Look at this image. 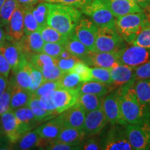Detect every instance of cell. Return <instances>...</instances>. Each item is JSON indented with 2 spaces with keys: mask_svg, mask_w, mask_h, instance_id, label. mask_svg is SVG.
<instances>
[{
  "mask_svg": "<svg viewBox=\"0 0 150 150\" xmlns=\"http://www.w3.org/2000/svg\"><path fill=\"white\" fill-rule=\"evenodd\" d=\"M120 104L124 120L129 125H141L150 122V108L140 102L133 85L117 88Z\"/></svg>",
  "mask_w": 150,
  "mask_h": 150,
  "instance_id": "cell-1",
  "label": "cell"
},
{
  "mask_svg": "<svg viewBox=\"0 0 150 150\" xmlns=\"http://www.w3.org/2000/svg\"><path fill=\"white\" fill-rule=\"evenodd\" d=\"M8 83V78H6L4 76L0 75V95L3 93V92L6 88Z\"/></svg>",
  "mask_w": 150,
  "mask_h": 150,
  "instance_id": "cell-55",
  "label": "cell"
},
{
  "mask_svg": "<svg viewBox=\"0 0 150 150\" xmlns=\"http://www.w3.org/2000/svg\"><path fill=\"white\" fill-rule=\"evenodd\" d=\"M65 50L63 45L55 42H45L42 47V53L57 59Z\"/></svg>",
  "mask_w": 150,
  "mask_h": 150,
  "instance_id": "cell-43",
  "label": "cell"
},
{
  "mask_svg": "<svg viewBox=\"0 0 150 150\" xmlns=\"http://www.w3.org/2000/svg\"><path fill=\"white\" fill-rule=\"evenodd\" d=\"M116 18L133 13L143 12L134 0H102Z\"/></svg>",
  "mask_w": 150,
  "mask_h": 150,
  "instance_id": "cell-18",
  "label": "cell"
},
{
  "mask_svg": "<svg viewBox=\"0 0 150 150\" xmlns=\"http://www.w3.org/2000/svg\"><path fill=\"white\" fill-rule=\"evenodd\" d=\"M87 138L83 129L73 127H63L56 140L59 141L75 145H82L84 140Z\"/></svg>",
  "mask_w": 150,
  "mask_h": 150,
  "instance_id": "cell-24",
  "label": "cell"
},
{
  "mask_svg": "<svg viewBox=\"0 0 150 150\" xmlns=\"http://www.w3.org/2000/svg\"><path fill=\"white\" fill-rule=\"evenodd\" d=\"M45 149L50 150H76L82 149V145H75V144L66 143V142L59 141L58 140H52Z\"/></svg>",
  "mask_w": 150,
  "mask_h": 150,
  "instance_id": "cell-44",
  "label": "cell"
},
{
  "mask_svg": "<svg viewBox=\"0 0 150 150\" xmlns=\"http://www.w3.org/2000/svg\"><path fill=\"white\" fill-rule=\"evenodd\" d=\"M91 74L92 81L112 86V81L110 76V69L98 67H91Z\"/></svg>",
  "mask_w": 150,
  "mask_h": 150,
  "instance_id": "cell-38",
  "label": "cell"
},
{
  "mask_svg": "<svg viewBox=\"0 0 150 150\" xmlns=\"http://www.w3.org/2000/svg\"><path fill=\"white\" fill-rule=\"evenodd\" d=\"M43 76V82L52 81H58L63 76L65 72L62 71L57 65L49 71H41ZM42 82V83H43Z\"/></svg>",
  "mask_w": 150,
  "mask_h": 150,
  "instance_id": "cell-49",
  "label": "cell"
},
{
  "mask_svg": "<svg viewBox=\"0 0 150 150\" xmlns=\"http://www.w3.org/2000/svg\"><path fill=\"white\" fill-rule=\"evenodd\" d=\"M118 60L122 64L133 68L140 66L150 61V49L131 45L116 52Z\"/></svg>",
  "mask_w": 150,
  "mask_h": 150,
  "instance_id": "cell-6",
  "label": "cell"
},
{
  "mask_svg": "<svg viewBox=\"0 0 150 150\" xmlns=\"http://www.w3.org/2000/svg\"><path fill=\"white\" fill-rule=\"evenodd\" d=\"M127 47L116 29L108 27H99L95 52H116Z\"/></svg>",
  "mask_w": 150,
  "mask_h": 150,
  "instance_id": "cell-5",
  "label": "cell"
},
{
  "mask_svg": "<svg viewBox=\"0 0 150 150\" xmlns=\"http://www.w3.org/2000/svg\"><path fill=\"white\" fill-rule=\"evenodd\" d=\"M133 45L150 49V26L142 29L137 36Z\"/></svg>",
  "mask_w": 150,
  "mask_h": 150,
  "instance_id": "cell-47",
  "label": "cell"
},
{
  "mask_svg": "<svg viewBox=\"0 0 150 150\" xmlns=\"http://www.w3.org/2000/svg\"><path fill=\"white\" fill-rule=\"evenodd\" d=\"M102 108L106 115L108 123L110 125H127L122 115L119 94L116 88L115 91H110L104 97Z\"/></svg>",
  "mask_w": 150,
  "mask_h": 150,
  "instance_id": "cell-9",
  "label": "cell"
},
{
  "mask_svg": "<svg viewBox=\"0 0 150 150\" xmlns=\"http://www.w3.org/2000/svg\"><path fill=\"white\" fill-rule=\"evenodd\" d=\"M108 124L107 119L102 107L86 113L83 130L87 137L96 136Z\"/></svg>",
  "mask_w": 150,
  "mask_h": 150,
  "instance_id": "cell-11",
  "label": "cell"
},
{
  "mask_svg": "<svg viewBox=\"0 0 150 150\" xmlns=\"http://www.w3.org/2000/svg\"><path fill=\"white\" fill-rule=\"evenodd\" d=\"M41 1L47 3L61 4L70 6L81 10L86 6L89 4L93 0H41Z\"/></svg>",
  "mask_w": 150,
  "mask_h": 150,
  "instance_id": "cell-45",
  "label": "cell"
},
{
  "mask_svg": "<svg viewBox=\"0 0 150 150\" xmlns=\"http://www.w3.org/2000/svg\"><path fill=\"white\" fill-rule=\"evenodd\" d=\"M1 125L5 136H7L11 143H16L22 137L20 133L18 120L13 110H11L1 115Z\"/></svg>",
  "mask_w": 150,
  "mask_h": 150,
  "instance_id": "cell-19",
  "label": "cell"
},
{
  "mask_svg": "<svg viewBox=\"0 0 150 150\" xmlns=\"http://www.w3.org/2000/svg\"><path fill=\"white\" fill-rule=\"evenodd\" d=\"M134 1L143 10L150 7V0H134Z\"/></svg>",
  "mask_w": 150,
  "mask_h": 150,
  "instance_id": "cell-56",
  "label": "cell"
},
{
  "mask_svg": "<svg viewBox=\"0 0 150 150\" xmlns=\"http://www.w3.org/2000/svg\"><path fill=\"white\" fill-rule=\"evenodd\" d=\"M79 96L78 89L58 88L53 91V99L58 114L61 113L76 103Z\"/></svg>",
  "mask_w": 150,
  "mask_h": 150,
  "instance_id": "cell-13",
  "label": "cell"
},
{
  "mask_svg": "<svg viewBox=\"0 0 150 150\" xmlns=\"http://www.w3.org/2000/svg\"><path fill=\"white\" fill-rule=\"evenodd\" d=\"M18 6L19 4L17 0H6L0 8V22L5 28L8 25L13 13Z\"/></svg>",
  "mask_w": 150,
  "mask_h": 150,
  "instance_id": "cell-34",
  "label": "cell"
},
{
  "mask_svg": "<svg viewBox=\"0 0 150 150\" xmlns=\"http://www.w3.org/2000/svg\"><path fill=\"white\" fill-rule=\"evenodd\" d=\"M81 16V10L74 7L61 4L49 3L47 25L66 36L74 33Z\"/></svg>",
  "mask_w": 150,
  "mask_h": 150,
  "instance_id": "cell-2",
  "label": "cell"
},
{
  "mask_svg": "<svg viewBox=\"0 0 150 150\" xmlns=\"http://www.w3.org/2000/svg\"><path fill=\"white\" fill-rule=\"evenodd\" d=\"M129 143L134 150L150 149V122L126 125Z\"/></svg>",
  "mask_w": 150,
  "mask_h": 150,
  "instance_id": "cell-8",
  "label": "cell"
},
{
  "mask_svg": "<svg viewBox=\"0 0 150 150\" xmlns=\"http://www.w3.org/2000/svg\"><path fill=\"white\" fill-rule=\"evenodd\" d=\"M0 53L2 54L8 61L11 70L13 72L18 69L20 61L24 57L18 42L13 40L7 35L4 42L0 45Z\"/></svg>",
  "mask_w": 150,
  "mask_h": 150,
  "instance_id": "cell-17",
  "label": "cell"
},
{
  "mask_svg": "<svg viewBox=\"0 0 150 150\" xmlns=\"http://www.w3.org/2000/svg\"><path fill=\"white\" fill-rule=\"evenodd\" d=\"M1 135H4V133L2 125H1V115H0V136Z\"/></svg>",
  "mask_w": 150,
  "mask_h": 150,
  "instance_id": "cell-59",
  "label": "cell"
},
{
  "mask_svg": "<svg viewBox=\"0 0 150 150\" xmlns=\"http://www.w3.org/2000/svg\"><path fill=\"white\" fill-rule=\"evenodd\" d=\"M103 98L104 97L99 96L94 94H79L76 104L80 106L87 113L92 110L102 107Z\"/></svg>",
  "mask_w": 150,
  "mask_h": 150,
  "instance_id": "cell-28",
  "label": "cell"
},
{
  "mask_svg": "<svg viewBox=\"0 0 150 150\" xmlns=\"http://www.w3.org/2000/svg\"><path fill=\"white\" fill-rule=\"evenodd\" d=\"M48 12L49 3L45 1L37 4L32 8V13L40 27L47 25Z\"/></svg>",
  "mask_w": 150,
  "mask_h": 150,
  "instance_id": "cell-35",
  "label": "cell"
},
{
  "mask_svg": "<svg viewBox=\"0 0 150 150\" xmlns=\"http://www.w3.org/2000/svg\"><path fill=\"white\" fill-rule=\"evenodd\" d=\"M40 137L35 130L26 133L16 143L12 145V149L27 150L38 147Z\"/></svg>",
  "mask_w": 150,
  "mask_h": 150,
  "instance_id": "cell-32",
  "label": "cell"
},
{
  "mask_svg": "<svg viewBox=\"0 0 150 150\" xmlns=\"http://www.w3.org/2000/svg\"><path fill=\"white\" fill-rule=\"evenodd\" d=\"M63 125L56 116L52 119L46 121L42 125L38 127L35 131L40 138L48 140H53L57 138L58 135L63 129Z\"/></svg>",
  "mask_w": 150,
  "mask_h": 150,
  "instance_id": "cell-22",
  "label": "cell"
},
{
  "mask_svg": "<svg viewBox=\"0 0 150 150\" xmlns=\"http://www.w3.org/2000/svg\"><path fill=\"white\" fill-rule=\"evenodd\" d=\"M20 6L23 8H33L36 5L40 0H17Z\"/></svg>",
  "mask_w": 150,
  "mask_h": 150,
  "instance_id": "cell-54",
  "label": "cell"
},
{
  "mask_svg": "<svg viewBox=\"0 0 150 150\" xmlns=\"http://www.w3.org/2000/svg\"><path fill=\"white\" fill-rule=\"evenodd\" d=\"M134 75L136 81L150 78V61L134 68Z\"/></svg>",
  "mask_w": 150,
  "mask_h": 150,
  "instance_id": "cell-51",
  "label": "cell"
},
{
  "mask_svg": "<svg viewBox=\"0 0 150 150\" xmlns=\"http://www.w3.org/2000/svg\"><path fill=\"white\" fill-rule=\"evenodd\" d=\"M13 110L18 121L20 131L22 136L41 124L37 120L32 110L28 106Z\"/></svg>",
  "mask_w": 150,
  "mask_h": 150,
  "instance_id": "cell-21",
  "label": "cell"
},
{
  "mask_svg": "<svg viewBox=\"0 0 150 150\" xmlns=\"http://www.w3.org/2000/svg\"><path fill=\"white\" fill-rule=\"evenodd\" d=\"M134 90L140 102L150 108V78L136 80Z\"/></svg>",
  "mask_w": 150,
  "mask_h": 150,
  "instance_id": "cell-31",
  "label": "cell"
},
{
  "mask_svg": "<svg viewBox=\"0 0 150 150\" xmlns=\"http://www.w3.org/2000/svg\"><path fill=\"white\" fill-rule=\"evenodd\" d=\"M82 61L88 66L90 65L108 69H111L112 67L120 63L116 52H91L85 59L82 60Z\"/></svg>",
  "mask_w": 150,
  "mask_h": 150,
  "instance_id": "cell-16",
  "label": "cell"
},
{
  "mask_svg": "<svg viewBox=\"0 0 150 150\" xmlns=\"http://www.w3.org/2000/svg\"><path fill=\"white\" fill-rule=\"evenodd\" d=\"M60 88V86L58 81H45L41 84L40 87L34 92L36 96L40 97L41 95H44L49 92L54 91Z\"/></svg>",
  "mask_w": 150,
  "mask_h": 150,
  "instance_id": "cell-48",
  "label": "cell"
},
{
  "mask_svg": "<svg viewBox=\"0 0 150 150\" xmlns=\"http://www.w3.org/2000/svg\"><path fill=\"white\" fill-rule=\"evenodd\" d=\"M30 63L25 57L22 58L18 69L13 72L15 81L22 88L29 90L31 86V74L29 70Z\"/></svg>",
  "mask_w": 150,
  "mask_h": 150,
  "instance_id": "cell-26",
  "label": "cell"
},
{
  "mask_svg": "<svg viewBox=\"0 0 150 150\" xmlns=\"http://www.w3.org/2000/svg\"><path fill=\"white\" fill-rule=\"evenodd\" d=\"M6 0H0V8H1V6H2L3 4L5 2Z\"/></svg>",
  "mask_w": 150,
  "mask_h": 150,
  "instance_id": "cell-60",
  "label": "cell"
},
{
  "mask_svg": "<svg viewBox=\"0 0 150 150\" xmlns=\"http://www.w3.org/2000/svg\"><path fill=\"white\" fill-rule=\"evenodd\" d=\"M13 144L6 136L1 135L0 136V150H6L12 149Z\"/></svg>",
  "mask_w": 150,
  "mask_h": 150,
  "instance_id": "cell-53",
  "label": "cell"
},
{
  "mask_svg": "<svg viewBox=\"0 0 150 150\" xmlns=\"http://www.w3.org/2000/svg\"><path fill=\"white\" fill-rule=\"evenodd\" d=\"M148 26L150 25L144 11L129 13L116 18V30L128 45H133L138 34Z\"/></svg>",
  "mask_w": 150,
  "mask_h": 150,
  "instance_id": "cell-3",
  "label": "cell"
},
{
  "mask_svg": "<svg viewBox=\"0 0 150 150\" xmlns=\"http://www.w3.org/2000/svg\"><path fill=\"white\" fill-rule=\"evenodd\" d=\"M86 116L85 110L78 104H75L72 107L58 115L57 117L63 127L83 129Z\"/></svg>",
  "mask_w": 150,
  "mask_h": 150,
  "instance_id": "cell-14",
  "label": "cell"
},
{
  "mask_svg": "<svg viewBox=\"0 0 150 150\" xmlns=\"http://www.w3.org/2000/svg\"><path fill=\"white\" fill-rule=\"evenodd\" d=\"M82 149L86 150H98L103 149V140L91 136L89 139L83 141L82 143Z\"/></svg>",
  "mask_w": 150,
  "mask_h": 150,
  "instance_id": "cell-50",
  "label": "cell"
},
{
  "mask_svg": "<svg viewBox=\"0 0 150 150\" xmlns=\"http://www.w3.org/2000/svg\"><path fill=\"white\" fill-rule=\"evenodd\" d=\"M112 79V88L115 89L121 86L133 85L136 81L134 68L119 63L110 69Z\"/></svg>",
  "mask_w": 150,
  "mask_h": 150,
  "instance_id": "cell-15",
  "label": "cell"
},
{
  "mask_svg": "<svg viewBox=\"0 0 150 150\" xmlns=\"http://www.w3.org/2000/svg\"><path fill=\"white\" fill-rule=\"evenodd\" d=\"M127 125H111L103 139V149L132 150L126 130Z\"/></svg>",
  "mask_w": 150,
  "mask_h": 150,
  "instance_id": "cell-7",
  "label": "cell"
},
{
  "mask_svg": "<svg viewBox=\"0 0 150 150\" xmlns=\"http://www.w3.org/2000/svg\"><path fill=\"white\" fill-rule=\"evenodd\" d=\"M13 90L12 79L8 81V86L3 93L0 95V115L11 110V95Z\"/></svg>",
  "mask_w": 150,
  "mask_h": 150,
  "instance_id": "cell-40",
  "label": "cell"
},
{
  "mask_svg": "<svg viewBox=\"0 0 150 150\" xmlns=\"http://www.w3.org/2000/svg\"><path fill=\"white\" fill-rule=\"evenodd\" d=\"M39 102H40V104L43 108L48 110V111L54 112V113L59 115L58 112H56V106L54 103L53 91L49 92V93L41 95L39 97Z\"/></svg>",
  "mask_w": 150,
  "mask_h": 150,
  "instance_id": "cell-46",
  "label": "cell"
},
{
  "mask_svg": "<svg viewBox=\"0 0 150 150\" xmlns=\"http://www.w3.org/2000/svg\"><path fill=\"white\" fill-rule=\"evenodd\" d=\"M28 106L32 110L33 113L34 114L35 118L39 122L42 123L45 122L49 120L52 119L58 115L54 112L48 111L45 108H43L39 102V97L33 93L32 96L30 99Z\"/></svg>",
  "mask_w": 150,
  "mask_h": 150,
  "instance_id": "cell-29",
  "label": "cell"
},
{
  "mask_svg": "<svg viewBox=\"0 0 150 150\" xmlns=\"http://www.w3.org/2000/svg\"><path fill=\"white\" fill-rule=\"evenodd\" d=\"M12 81L13 90L12 95H11V109L15 110L28 106L30 99L32 96L33 92L20 87L17 85L13 79H12Z\"/></svg>",
  "mask_w": 150,
  "mask_h": 150,
  "instance_id": "cell-23",
  "label": "cell"
},
{
  "mask_svg": "<svg viewBox=\"0 0 150 150\" xmlns=\"http://www.w3.org/2000/svg\"><path fill=\"white\" fill-rule=\"evenodd\" d=\"M29 70L31 74V86H30L29 91L34 93L42 83L43 76L41 71L33 66L31 63L29 64Z\"/></svg>",
  "mask_w": 150,
  "mask_h": 150,
  "instance_id": "cell-42",
  "label": "cell"
},
{
  "mask_svg": "<svg viewBox=\"0 0 150 150\" xmlns=\"http://www.w3.org/2000/svg\"><path fill=\"white\" fill-rule=\"evenodd\" d=\"M4 26L0 22V45L4 42L6 38V31L4 30Z\"/></svg>",
  "mask_w": 150,
  "mask_h": 150,
  "instance_id": "cell-57",
  "label": "cell"
},
{
  "mask_svg": "<svg viewBox=\"0 0 150 150\" xmlns=\"http://www.w3.org/2000/svg\"><path fill=\"white\" fill-rule=\"evenodd\" d=\"M28 61L40 71H49L56 65V59L45 53H36L31 55Z\"/></svg>",
  "mask_w": 150,
  "mask_h": 150,
  "instance_id": "cell-30",
  "label": "cell"
},
{
  "mask_svg": "<svg viewBox=\"0 0 150 150\" xmlns=\"http://www.w3.org/2000/svg\"><path fill=\"white\" fill-rule=\"evenodd\" d=\"M69 72L76 73L79 75L81 82H86L92 81L91 67H90L83 61H79L75 64L72 70Z\"/></svg>",
  "mask_w": 150,
  "mask_h": 150,
  "instance_id": "cell-41",
  "label": "cell"
},
{
  "mask_svg": "<svg viewBox=\"0 0 150 150\" xmlns=\"http://www.w3.org/2000/svg\"><path fill=\"white\" fill-rule=\"evenodd\" d=\"M144 13H145L146 16H147V21L149 22V25H150V7H148V8L144 9L143 10Z\"/></svg>",
  "mask_w": 150,
  "mask_h": 150,
  "instance_id": "cell-58",
  "label": "cell"
},
{
  "mask_svg": "<svg viewBox=\"0 0 150 150\" xmlns=\"http://www.w3.org/2000/svg\"><path fill=\"white\" fill-rule=\"evenodd\" d=\"M40 26L32 13V8H24V35L38 31Z\"/></svg>",
  "mask_w": 150,
  "mask_h": 150,
  "instance_id": "cell-39",
  "label": "cell"
},
{
  "mask_svg": "<svg viewBox=\"0 0 150 150\" xmlns=\"http://www.w3.org/2000/svg\"><path fill=\"white\" fill-rule=\"evenodd\" d=\"M58 81L60 88L67 89L78 88L82 83L79 75L72 72H65Z\"/></svg>",
  "mask_w": 150,
  "mask_h": 150,
  "instance_id": "cell-36",
  "label": "cell"
},
{
  "mask_svg": "<svg viewBox=\"0 0 150 150\" xmlns=\"http://www.w3.org/2000/svg\"><path fill=\"white\" fill-rule=\"evenodd\" d=\"M81 11L98 27L116 29V18L102 0H93Z\"/></svg>",
  "mask_w": 150,
  "mask_h": 150,
  "instance_id": "cell-4",
  "label": "cell"
},
{
  "mask_svg": "<svg viewBox=\"0 0 150 150\" xmlns=\"http://www.w3.org/2000/svg\"><path fill=\"white\" fill-rule=\"evenodd\" d=\"M45 42L39 29L29 35H24L18 41L22 54L27 60L33 54L42 53Z\"/></svg>",
  "mask_w": 150,
  "mask_h": 150,
  "instance_id": "cell-12",
  "label": "cell"
},
{
  "mask_svg": "<svg viewBox=\"0 0 150 150\" xmlns=\"http://www.w3.org/2000/svg\"><path fill=\"white\" fill-rule=\"evenodd\" d=\"M42 39L45 42H55L64 45L68 36L62 34L57 30L49 25L40 27L39 29Z\"/></svg>",
  "mask_w": 150,
  "mask_h": 150,
  "instance_id": "cell-33",
  "label": "cell"
},
{
  "mask_svg": "<svg viewBox=\"0 0 150 150\" xmlns=\"http://www.w3.org/2000/svg\"><path fill=\"white\" fill-rule=\"evenodd\" d=\"M65 50L72 56L78 58L81 61L90 54L91 51L86 47L85 45L83 44L75 35L74 33L67 37L66 42L63 45Z\"/></svg>",
  "mask_w": 150,
  "mask_h": 150,
  "instance_id": "cell-25",
  "label": "cell"
},
{
  "mask_svg": "<svg viewBox=\"0 0 150 150\" xmlns=\"http://www.w3.org/2000/svg\"><path fill=\"white\" fill-rule=\"evenodd\" d=\"M79 61H81L80 59L72 56L68 52L65 50L56 59V65L62 71L67 72L72 70L75 64Z\"/></svg>",
  "mask_w": 150,
  "mask_h": 150,
  "instance_id": "cell-37",
  "label": "cell"
},
{
  "mask_svg": "<svg viewBox=\"0 0 150 150\" xmlns=\"http://www.w3.org/2000/svg\"><path fill=\"white\" fill-rule=\"evenodd\" d=\"M77 89L79 94L90 93L101 97H105L112 91L111 86L95 81L82 82Z\"/></svg>",
  "mask_w": 150,
  "mask_h": 150,
  "instance_id": "cell-27",
  "label": "cell"
},
{
  "mask_svg": "<svg viewBox=\"0 0 150 150\" xmlns=\"http://www.w3.org/2000/svg\"><path fill=\"white\" fill-rule=\"evenodd\" d=\"M7 36L18 42L24 35V8L20 5L12 15L7 27L5 28Z\"/></svg>",
  "mask_w": 150,
  "mask_h": 150,
  "instance_id": "cell-20",
  "label": "cell"
},
{
  "mask_svg": "<svg viewBox=\"0 0 150 150\" xmlns=\"http://www.w3.org/2000/svg\"><path fill=\"white\" fill-rule=\"evenodd\" d=\"M11 70V67L8 61L1 53H0V75L8 78Z\"/></svg>",
  "mask_w": 150,
  "mask_h": 150,
  "instance_id": "cell-52",
  "label": "cell"
},
{
  "mask_svg": "<svg viewBox=\"0 0 150 150\" xmlns=\"http://www.w3.org/2000/svg\"><path fill=\"white\" fill-rule=\"evenodd\" d=\"M99 27L90 18L82 17L76 24L74 34L91 52H95V40Z\"/></svg>",
  "mask_w": 150,
  "mask_h": 150,
  "instance_id": "cell-10",
  "label": "cell"
}]
</instances>
